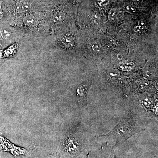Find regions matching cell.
<instances>
[{
	"instance_id": "cell-1",
	"label": "cell",
	"mask_w": 158,
	"mask_h": 158,
	"mask_svg": "<svg viewBox=\"0 0 158 158\" xmlns=\"http://www.w3.org/2000/svg\"><path fill=\"white\" fill-rule=\"evenodd\" d=\"M89 147V142L83 135L70 131L61 141L58 154L63 158H79L87 155Z\"/></svg>"
},
{
	"instance_id": "cell-2",
	"label": "cell",
	"mask_w": 158,
	"mask_h": 158,
	"mask_svg": "<svg viewBox=\"0 0 158 158\" xmlns=\"http://www.w3.org/2000/svg\"><path fill=\"white\" fill-rule=\"evenodd\" d=\"M141 130L131 116H127L122 118L114 128L105 136L112 138L115 141V146H117Z\"/></svg>"
},
{
	"instance_id": "cell-3",
	"label": "cell",
	"mask_w": 158,
	"mask_h": 158,
	"mask_svg": "<svg viewBox=\"0 0 158 158\" xmlns=\"http://www.w3.org/2000/svg\"><path fill=\"white\" fill-rule=\"evenodd\" d=\"M87 95L88 88L86 85H81L78 87L76 92V97L80 105L87 106Z\"/></svg>"
},
{
	"instance_id": "cell-4",
	"label": "cell",
	"mask_w": 158,
	"mask_h": 158,
	"mask_svg": "<svg viewBox=\"0 0 158 158\" xmlns=\"http://www.w3.org/2000/svg\"><path fill=\"white\" fill-rule=\"evenodd\" d=\"M31 8V3L24 1L19 2L15 5V10L19 13H23L29 11Z\"/></svg>"
},
{
	"instance_id": "cell-5",
	"label": "cell",
	"mask_w": 158,
	"mask_h": 158,
	"mask_svg": "<svg viewBox=\"0 0 158 158\" xmlns=\"http://www.w3.org/2000/svg\"><path fill=\"white\" fill-rule=\"evenodd\" d=\"M23 22L26 26L29 27H34L36 26L38 23V20L36 17L33 15H26L23 19Z\"/></svg>"
},
{
	"instance_id": "cell-6",
	"label": "cell",
	"mask_w": 158,
	"mask_h": 158,
	"mask_svg": "<svg viewBox=\"0 0 158 158\" xmlns=\"http://www.w3.org/2000/svg\"><path fill=\"white\" fill-rule=\"evenodd\" d=\"M135 64L133 62H129L125 63H119L118 65V69L123 71H130L133 69Z\"/></svg>"
},
{
	"instance_id": "cell-7",
	"label": "cell",
	"mask_w": 158,
	"mask_h": 158,
	"mask_svg": "<svg viewBox=\"0 0 158 158\" xmlns=\"http://www.w3.org/2000/svg\"><path fill=\"white\" fill-rule=\"evenodd\" d=\"M141 102L142 105L146 109H152L154 105L153 101L152 99V98H149L144 97V98H141Z\"/></svg>"
},
{
	"instance_id": "cell-8",
	"label": "cell",
	"mask_w": 158,
	"mask_h": 158,
	"mask_svg": "<svg viewBox=\"0 0 158 158\" xmlns=\"http://www.w3.org/2000/svg\"><path fill=\"white\" fill-rule=\"evenodd\" d=\"M65 14L62 11H59L55 13L53 16V20L56 23H59L62 22L65 19Z\"/></svg>"
},
{
	"instance_id": "cell-9",
	"label": "cell",
	"mask_w": 158,
	"mask_h": 158,
	"mask_svg": "<svg viewBox=\"0 0 158 158\" xmlns=\"http://www.w3.org/2000/svg\"><path fill=\"white\" fill-rule=\"evenodd\" d=\"M11 34L6 29H2L0 30V37L4 40H8L11 37Z\"/></svg>"
},
{
	"instance_id": "cell-10",
	"label": "cell",
	"mask_w": 158,
	"mask_h": 158,
	"mask_svg": "<svg viewBox=\"0 0 158 158\" xmlns=\"http://www.w3.org/2000/svg\"><path fill=\"white\" fill-rule=\"evenodd\" d=\"M91 48H92L93 52L98 53L100 51L101 49V46L100 44L99 43L97 42V41H95V42H94L91 44Z\"/></svg>"
},
{
	"instance_id": "cell-11",
	"label": "cell",
	"mask_w": 158,
	"mask_h": 158,
	"mask_svg": "<svg viewBox=\"0 0 158 158\" xmlns=\"http://www.w3.org/2000/svg\"><path fill=\"white\" fill-rule=\"evenodd\" d=\"M125 9L126 11L131 12V13H134L136 11V9L135 8H134L132 6H129V5L126 6Z\"/></svg>"
},
{
	"instance_id": "cell-12",
	"label": "cell",
	"mask_w": 158,
	"mask_h": 158,
	"mask_svg": "<svg viewBox=\"0 0 158 158\" xmlns=\"http://www.w3.org/2000/svg\"><path fill=\"white\" fill-rule=\"evenodd\" d=\"M138 24L141 28L145 27L146 24V21L144 19H141L138 22Z\"/></svg>"
},
{
	"instance_id": "cell-13",
	"label": "cell",
	"mask_w": 158,
	"mask_h": 158,
	"mask_svg": "<svg viewBox=\"0 0 158 158\" xmlns=\"http://www.w3.org/2000/svg\"><path fill=\"white\" fill-rule=\"evenodd\" d=\"M116 14V10H115V9H112L110 11V14H109V15H110V17L113 18L114 17L115 15Z\"/></svg>"
},
{
	"instance_id": "cell-14",
	"label": "cell",
	"mask_w": 158,
	"mask_h": 158,
	"mask_svg": "<svg viewBox=\"0 0 158 158\" xmlns=\"http://www.w3.org/2000/svg\"><path fill=\"white\" fill-rule=\"evenodd\" d=\"M110 76L113 77H116L117 76H118L119 75V72L118 70H116V69H115V70L110 73Z\"/></svg>"
},
{
	"instance_id": "cell-15",
	"label": "cell",
	"mask_w": 158,
	"mask_h": 158,
	"mask_svg": "<svg viewBox=\"0 0 158 158\" xmlns=\"http://www.w3.org/2000/svg\"><path fill=\"white\" fill-rule=\"evenodd\" d=\"M141 27L139 26H137L135 27L134 28V31L135 33H139L141 31Z\"/></svg>"
},
{
	"instance_id": "cell-16",
	"label": "cell",
	"mask_w": 158,
	"mask_h": 158,
	"mask_svg": "<svg viewBox=\"0 0 158 158\" xmlns=\"http://www.w3.org/2000/svg\"><path fill=\"white\" fill-rule=\"evenodd\" d=\"M45 158H63L62 157H61V156L59 155V154H58L56 155H51L49 156L48 157H47Z\"/></svg>"
},
{
	"instance_id": "cell-17",
	"label": "cell",
	"mask_w": 158,
	"mask_h": 158,
	"mask_svg": "<svg viewBox=\"0 0 158 158\" xmlns=\"http://www.w3.org/2000/svg\"><path fill=\"white\" fill-rule=\"evenodd\" d=\"M3 15H4V13H3L2 10L1 6H0V19H1L2 18Z\"/></svg>"
},
{
	"instance_id": "cell-18",
	"label": "cell",
	"mask_w": 158,
	"mask_h": 158,
	"mask_svg": "<svg viewBox=\"0 0 158 158\" xmlns=\"http://www.w3.org/2000/svg\"><path fill=\"white\" fill-rule=\"evenodd\" d=\"M117 57L119 60H122L123 59L122 55L120 54H118V55H117Z\"/></svg>"
},
{
	"instance_id": "cell-19",
	"label": "cell",
	"mask_w": 158,
	"mask_h": 158,
	"mask_svg": "<svg viewBox=\"0 0 158 158\" xmlns=\"http://www.w3.org/2000/svg\"><path fill=\"white\" fill-rule=\"evenodd\" d=\"M106 1V0H98V3L100 5H101V4H103V3H105Z\"/></svg>"
},
{
	"instance_id": "cell-20",
	"label": "cell",
	"mask_w": 158,
	"mask_h": 158,
	"mask_svg": "<svg viewBox=\"0 0 158 158\" xmlns=\"http://www.w3.org/2000/svg\"><path fill=\"white\" fill-rule=\"evenodd\" d=\"M86 158H94L92 156H90V152L89 153V154H88V155L86 157Z\"/></svg>"
}]
</instances>
